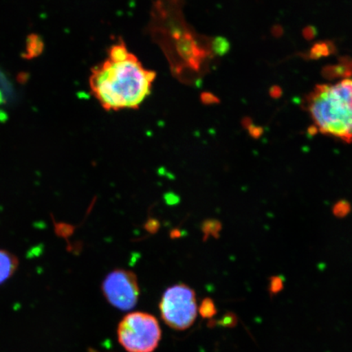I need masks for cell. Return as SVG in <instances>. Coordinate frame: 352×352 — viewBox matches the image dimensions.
<instances>
[{
	"label": "cell",
	"instance_id": "obj_1",
	"mask_svg": "<svg viewBox=\"0 0 352 352\" xmlns=\"http://www.w3.org/2000/svg\"><path fill=\"white\" fill-rule=\"evenodd\" d=\"M156 76L120 41L109 48L107 60L92 68L89 87L107 111L136 109L151 94Z\"/></svg>",
	"mask_w": 352,
	"mask_h": 352
},
{
	"label": "cell",
	"instance_id": "obj_2",
	"mask_svg": "<svg viewBox=\"0 0 352 352\" xmlns=\"http://www.w3.org/2000/svg\"><path fill=\"white\" fill-rule=\"evenodd\" d=\"M305 105L316 131L352 142V78L333 85L316 86L307 96Z\"/></svg>",
	"mask_w": 352,
	"mask_h": 352
},
{
	"label": "cell",
	"instance_id": "obj_3",
	"mask_svg": "<svg viewBox=\"0 0 352 352\" xmlns=\"http://www.w3.org/2000/svg\"><path fill=\"white\" fill-rule=\"evenodd\" d=\"M161 336L157 319L144 312H132L118 325V341L129 352H153L157 349Z\"/></svg>",
	"mask_w": 352,
	"mask_h": 352
},
{
	"label": "cell",
	"instance_id": "obj_4",
	"mask_svg": "<svg viewBox=\"0 0 352 352\" xmlns=\"http://www.w3.org/2000/svg\"><path fill=\"white\" fill-rule=\"evenodd\" d=\"M160 308L162 318L169 327L176 330L191 327L197 315L195 290L184 284L171 286L162 296Z\"/></svg>",
	"mask_w": 352,
	"mask_h": 352
},
{
	"label": "cell",
	"instance_id": "obj_5",
	"mask_svg": "<svg viewBox=\"0 0 352 352\" xmlns=\"http://www.w3.org/2000/svg\"><path fill=\"white\" fill-rule=\"evenodd\" d=\"M101 289L107 300L118 309L129 311L138 305L140 287L133 272L112 271L105 277Z\"/></svg>",
	"mask_w": 352,
	"mask_h": 352
},
{
	"label": "cell",
	"instance_id": "obj_6",
	"mask_svg": "<svg viewBox=\"0 0 352 352\" xmlns=\"http://www.w3.org/2000/svg\"><path fill=\"white\" fill-rule=\"evenodd\" d=\"M19 265V258L14 254L0 249V285L11 278Z\"/></svg>",
	"mask_w": 352,
	"mask_h": 352
},
{
	"label": "cell",
	"instance_id": "obj_7",
	"mask_svg": "<svg viewBox=\"0 0 352 352\" xmlns=\"http://www.w3.org/2000/svg\"><path fill=\"white\" fill-rule=\"evenodd\" d=\"M322 76L327 79L351 78L352 59L349 57H342L338 64L325 66L322 69Z\"/></svg>",
	"mask_w": 352,
	"mask_h": 352
},
{
	"label": "cell",
	"instance_id": "obj_8",
	"mask_svg": "<svg viewBox=\"0 0 352 352\" xmlns=\"http://www.w3.org/2000/svg\"><path fill=\"white\" fill-rule=\"evenodd\" d=\"M336 47L331 41L318 42L314 44L309 52L310 59H320L322 57L328 56L336 54Z\"/></svg>",
	"mask_w": 352,
	"mask_h": 352
},
{
	"label": "cell",
	"instance_id": "obj_9",
	"mask_svg": "<svg viewBox=\"0 0 352 352\" xmlns=\"http://www.w3.org/2000/svg\"><path fill=\"white\" fill-rule=\"evenodd\" d=\"M44 44L37 34H30L26 39V59H32L41 55L43 51Z\"/></svg>",
	"mask_w": 352,
	"mask_h": 352
},
{
	"label": "cell",
	"instance_id": "obj_10",
	"mask_svg": "<svg viewBox=\"0 0 352 352\" xmlns=\"http://www.w3.org/2000/svg\"><path fill=\"white\" fill-rule=\"evenodd\" d=\"M13 91L11 82L2 72H0V107L10 102L13 98Z\"/></svg>",
	"mask_w": 352,
	"mask_h": 352
},
{
	"label": "cell",
	"instance_id": "obj_11",
	"mask_svg": "<svg viewBox=\"0 0 352 352\" xmlns=\"http://www.w3.org/2000/svg\"><path fill=\"white\" fill-rule=\"evenodd\" d=\"M199 312L202 318H211L217 314L214 302L210 298H205L201 302Z\"/></svg>",
	"mask_w": 352,
	"mask_h": 352
},
{
	"label": "cell",
	"instance_id": "obj_12",
	"mask_svg": "<svg viewBox=\"0 0 352 352\" xmlns=\"http://www.w3.org/2000/svg\"><path fill=\"white\" fill-rule=\"evenodd\" d=\"M220 230H221V223L215 220H209L202 226V231L206 236H217Z\"/></svg>",
	"mask_w": 352,
	"mask_h": 352
},
{
	"label": "cell",
	"instance_id": "obj_13",
	"mask_svg": "<svg viewBox=\"0 0 352 352\" xmlns=\"http://www.w3.org/2000/svg\"><path fill=\"white\" fill-rule=\"evenodd\" d=\"M214 50L217 54L223 55L230 50V43L226 38H219L214 42Z\"/></svg>",
	"mask_w": 352,
	"mask_h": 352
},
{
	"label": "cell",
	"instance_id": "obj_14",
	"mask_svg": "<svg viewBox=\"0 0 352 352\" xmlns=\"http://www.w3.org/2000/svg\"><path fill=\"white\" fill-rule=\"evenodd\" d=\"M351 206L349 202L340 201L338 202L333 208V214L338 217H345L350 212Z\"/></svg>",
	"mask_w": 352,
	"mask_h": 352
},
{
	"label": "cell",
	"instance_id": "obj_15",
	"mask_svg": "<svg viewBox=\"0 0 352 352\" xmlns=\"http://www.w3.org/2000/svg\"><path fill=\"white\" fill-rule=\"evenodd\" d=\"M316 34H318V30H316L314 26H307V28L303 30L302 34L303 37H305L307 41H311L316 37Z\"/></svg>",
	"mask_w": 352,
	"mask_h": 352
},
{
	"label": "cell",
	"instance_id": "obj_16",
	"mask_svg": "<svg viewBox=\"0 0 352 352\" xmlns=\"http://www.w3.org/2000/svg\"><path fill=\"white\" fill-rule=\"evenodd\" d=\"M270 287L272 292H280L281 287H283V280H280V277H274L271 280Z\"/></svg>",
	"mask_w": 352,
	"mask_h": 352
},
{
	"label": "cell",
	"instance_id": "obj_17",
	"mask_svg": "<svg viewBox=\"0 0 352 352\" xmlns=\"http://www.w3.org/2000/svg\"><path fill=\"white\" fill-rule=\"evenodd\" d=\"M248 131L253 138H259L263 133L262 127L254 126L253 124L248 127Z\"/></svg>",
	"mask_w": 352,
	"mask_h": 352
},
{
	"label": "cell",
	"instance_id": "obj_18",
	"mask_svg": "<svg viewBox=\"0 0 352 352\" xmlns=\"http://www.w3.org/2000/svg\"><path fill=\"white\" fill-rule=\"evenodd\" d=\"M270 94L272 98H279L283 95V90L279 86H272Z\"/></svg>",
	"mask_w": 352,
	"mask_h": 352
},
{
	"label": "cell",
	"instance_id": "obj_19",
	"mask_svg": "<svg viewBox=\"0 0 352 352\" xmlns=\"http://www.w3.org/2000/svg\"><path fill=\"white\" fill-rule=\"evenodd\" d=\"M158 228V223L156 220H151L146 224V230L151 232H155Z\"/></svg>",
	"mask_w": 352,
	"mask_h": 352
},
{
	"label": "cell",
	"instance_id": "obj_20",
	"mask_svg": "<svg viewBox=\"0 0 352 352\" xmlns=\"http://www.w3.org/2000/svg\"><path fill=\"white\" fill-rule=\"evenodd\" d=\"M283 33V28H281V26L280 25L274 26V29H272V34H274L276 37L280 36Z\"/></svg>",
	"mask_w": 352,
	"mask_h": 352
},
{
	"label": "cell",
	"instance_id": "obj_21",
	"mask_svg": "<svg viewBox=\"0 0 352 352\" xmlns=\"http://www.w3.org/2000/svg\"><path fill=\"white\" fill-rule=\"evenodd\" d=\"M252 121L250 120V118H245L243 120H242V125H243L244 127H245L246 129H248V127L250 125H252Z\"/></svg>",
	"mask_w": 352,
	"mask_h": 352
}]
</instances>
